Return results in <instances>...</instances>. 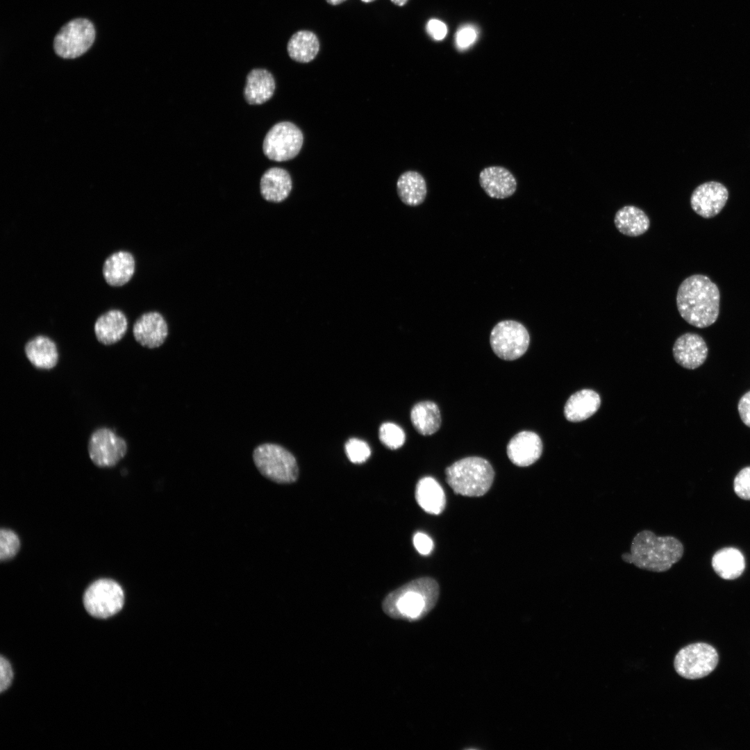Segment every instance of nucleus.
<instances>
[{
    "label": "nucleus",
    "instance_id": "33",
    "mask_svg": "<svg viewBox=\"0 0 750 750\" xmlns=\"http://www.w3.org/2000/svg\"><path fill=\"white\" fill-rule=\"evenodd\" d=\"M477 38V31L472 26H465L458 29L456 35L458 49L464 50L472 46Z\"/></svg>",
    "mask_w": 750,
    "mask_h": 750
},
{
    "label": "nucleus",
    "instance_id": "2",
    "mask_svg": "<svg viewBox=\"0 0 750 750\" xmlns=\"http://www.w3.org/2000/svg\"><path fill=\"white\" fill-rule=\"evenodd\" d=\"M439 593L435 580L419 578L390 592L382 602V609L394 619L419 621L435 607Z\"/></svg>",
    "mask_w": 750,
    "mask_h": 750
},
{
    "label": "nucleus",
    "instance_id": "34",
    "mask_svg": "<svg viewBox=\"0 0 750 750\" xmlns=\"http://www.w3.org/2000/svg\"><path fill=\"white\" fill-rule=\"evenodd\" d=\"M412 541L415 548L421 555L430 554L434 547L432 539L422 532H417L413 536Z\"/></svg>",
    "mask_w": 750,
    "mask_h": 750
},
{
    "label": "nucleus",
    "instance_id": "37",
    "mask_svg": "<svg viewBox=\"0 0 750 750\" xmlns=\"http://www.w3.org/2000/svg\"><path fill=\"white\" fill-rule=\"evenodd\" d=\"M738 410L742 422L750 427V390L740 399Z\"/></svg>",
    "mask_w": 750,
    "mask_h": 750
},
{
    "label": "nucleus",
    "instance_id": "26",
    "mask_svg": "<svg viewBox=\"0 0 750 750\" xmlns=\"http://www.w3.org/2000/svg\"><path fill=\"white\" fill-rule=\"evenodd\" d=\"M712 566L717 574L726 580H733L741 576L745 569L742 553L733 547L717 551L712 558Z\"/></svg>",
    "mask_w": 750,
    "mask_h": 750
},
{
    "label": "nucleus",
    "instance_id": "7",
    "mask_svg": "<svg viewBox=\"0 0 750 750\" xmlns=\"http://www.w3.org/2000/svg\"><path fill=\"white\" fill-rule=\"evenodd\" d=\"M94 39L93 24L88 19L76 18L60 29L53 40V49L62 58H76L91 47Z\"/></svg>",
    "mask_w": 750,
    "mask_h": 750
},
{
    "label": "nucleus",
    "instance_id": "18",
    "mask_svg": "<svg viewBox=\"0 0 750 750\" xmlns=\"http://www.w3.org/2000/svg\"><path fill=\"white\" fill-rule=\"evenodd\" d=\"M128 330V319L119 309H110L101 314L94 324V332L99 342L111 345L121 340Z\"/></svg>",
    "mask_w": 750,
    "mask_h": 750
},
{
    "label": "nucleus",
    "instance_id": "35",
    "mask_svg": "<svg viewBox=\"0 0 750 750\" xmlns=\"http://www.w3.org/2000/svg\"><path fill=\"white\" fill-rule=\"evenodd\" d=\"M13 672L9 661L3 656L0 658V692L6 690L10 685Z\"/></svg>",
    "mask_w": 750,
    "mask_h": 750
},
{
    "label": "nucleus",
    "instance_id": "15",
    "mask_svg": "<svg viewBox=\"0 0 750 750\" xmlns=\"http://www.w3.org/2000/svg\"><path fill=\"white\" fill-rule=\"evenodd\" d=\"M136 261L132 253L126 250L112 252L104 260L101 273L106 283L112 288L122 287L133 277Z\"/></svg>",
    "mask_w": 750,
    "mask_h": 750
},
{
    "label": "nucleus",
    "instance_id": "22",
    "mask_svg": "<svg viewBox=\"0 0 750 750\" xmlns=\"http://www.w3.org/2000/svg\"><path fill=\"white\" fill-rule=\"evenodd\" d=\"M276 84L272 74L265 69H253L247 74L244 96L251 105L262 104L273 95Z\"/></svg>",
    "mask_w": 750,
    "mask_h": 750
},
{
    "label": "nucleus",
    "instance_id": "4",
    "mask_svg": "<svg viewBox=\"0 0 750 750\" xmlns=\"http://www.w3.org/2000/svg\"><path fill=\"white\" fill-rule=\"evenodd\" d=\"M445 475L448 485L456 494L477 497L484 495L490 490L494 472L486 459L471 456L447 467Z\"/></svg>",
    "mask_w": 750,
    "mask_h": 750
},
{
    "label": "nucleus",
    "instance_id": "19",
    "mask_svg": "<svg viewBox=\"0 0 750 750\" xmlns=\"http://www.w3.org/2000/svg\"><path fill=\"white\" fill-rule=\"evenodd\" d=\"M24 353L33 367L46 370L56 367L59 357L56 343L43 335H36L28 340L24 346Z\"/></svg>",
    "mask_w": 750,
    "mask_h": 750
},
{
    "label": "nucleus",
    "instance_id": "6",
    "mask_svg": "<svg viewBox=\"0 0 750 750\" xmlns=\"http://www.w3.org/2000/svg\"><path fill=\"white\" fill-rule=\"evenodd\" d=\"M83 605L92 617L106 619L119 612L124 603V592L114 580L100 578L94 581L83 594Z\"/></svg>",
    "mask_w": 750,
    "mask_h": 750
},
{
    "label": "nucleus",
    "instance_id": "32",
    "mask_svg": "<svg viewBox=\"0 0 750 750\" xmlns=\"http://www.w3.org/2000/svg\"><path fill=\"white\" fill-rule=\"evenodd\" d=\"M733 489L740 498L750 500V466L744 467L735 476Z\"/></svg>",
    "mask_w": 750,
    "mask_h": 750
},
{
    "label": "nucleus",
    "instance_id": "28",
    "mask_svg": "<svg viewBox=\"0 0 750 750\" xmlns=\"http://www.w3.org/2000/svg\"><path fill=\"white\" fill-rule=\"evenodd\" d=\"M410 420L415 430L422 435H431L440 427L441 415L436 403L430 401L416 403L410 411Z\"/></svg>",
    "mask_w": 750,
    "mask_h": 750
},
{
    "label": "nucleus",
    "instance_id": "23",
    "mask_svg": "<svg viewBox=\"0 0 750 750\" xmlns=\"http://www.w3.org/2000/svg\"><path fill=\"white\" fill-rule=\"evenodd\" d=\"M415 499L418 505L431 515H440L445 508L444 492L440 483L432 477L426 476L417 482Z\"/></svg>",
    "mask_w": 750,
    "mask_h": 750
},
{
    "label": "nucleus",
    "instance_id": "13",
    "mask_svg": "<svg viewBox=\"0 0 750 750\" xmlns=\"http://www.w3.org/2000/svg\"><path fill=\"white\" fill-rule=\"evenodd\" d=\"M135 340L148 349H156L164 344L169 335V326L165 317L158 311L143 312L133 325Z\"/></svg>",
    "mask_w": 750,
    "mask_h": 750
},
{
    "label": "nucleus",
    "instance_id": "27",
    "mask_svg": "<svg viewBox=\"0 0 750 750\" xmlns=\"http://www.w3.org/2000/svg\"><path fill=\"white\" fill-rule=\"evenodd\" d=\"M319 50V42L317 35L312 31L301 30L294 33L290 38L287 51L289 56L294 61L306 63L312 61Z\"/></svg>",
    "mask_w": 750,
    "mask_h": 750
},
{
    "label": "nucleus",
    "instance_id": "5",
    "mask_svg": "<svg viewBox=\"0 0 750 750\" xmlns=\"http://www.w3.org/2000/svg\"><path fill=\"white\" fill-rule=\"evenodd\" d=\"M252 457L259 472L274 483L290 484L298 478L299 467L295 457L279 444H259L254 449Z\"/></svg>",
    "mask_w": 750,
    "mask_h": 750
},
{
    "label": "nucleus",
    "instance_id": "30",
    "mask_svg": "<svg viewBox=\"0 0 750 750\" xmlns=\"http://www.w3.org/2000/svg\"><path fill=\"white\" fill-rule=\"evenodd\" d=\"M20 548L17 535L12 530L1 528L0 531V560L7 561L15 557Z\"/></svg>",
    "mask_w": 750,
    "mask_h": 750
},
{
    "label": "nucleus",
    "instance_id": "14",
    "mask_svg": "<svg viewBox=\"0 0 750 750\" xmlns=\"http://www.w3.org/2000/svg\"><path fill=\"white\" fill-rule=\"evenodd\" d=\"M672 350L676 362L688 369H694L702 365L708 353L703 338L694 333H685L679 336Z\"/></svg>",
    "mask_w": 750,
    "mask_h": 750
},
{
    "label": "nucleus",
    "instance_id": "17",
    "mask_svg": "<svg viewBox=\"0 0 750 750\" xmlns=\"http://www.w3.org/2000/svg\"><path fill=\"white\" fill-rule=\"evenodd\" d=\"M478 181L486 194L494 199L510 197L517 190L515 177L502 166L485 167L479 174Z\"/></svg>",
    "mask_w": 750,
    "mask_h": 750
},
{
    "label": "nucleus",
    "instance_id": "21",
    "mask_svg": "<svg viewBox=\"0 0 750 750\" xmlns=\"http://www.w3.org/2000/svg\"><path fill=\"white\" fill-rule=\"evenodd\" d=\"M600 405L601 399L597 392L583 389L572 394L567 399L564 407V415L569 422H581L593 415Z\"/></svg>",
    "mask_w": 750,
    "mask_h": 750
},
{
    "label": "nucleus",
    "instance_id": "40",
    "mask_svg": "<svg viewBox=\"0 0 750 750\" xmlns=\"http://www.w3.org/2000/svg\"><path fill=\"white\" fill-rule=\"evenodd\" d=\"M361 1L362 2H365V3H370V2H372V1H374L375 0H361Z\"/></svg>",
    "mask_w": 750,
    "mask_h": 750
},
{
    "label": "nucleus",
    "instance_id": "1",
    "mask_svg": "<svg viewBox=\"0 0 750 750\" xmlns=\"http://www.w3.org/2000/svg\"><path fill=\"white\" fill-rule=\"evenodd\" d=\"M720 292L717 285L706 275L693 274L680 284L676 306L681 317L697 328L713 324L719 314Z\"/></svg>",
    "mask_w": 750,
    "mask_h": 750
},
{
    "label": "nucleus",
    "instance_id": "39",
    "mask_svg": "<svg viewBox=\"0 0 750 750\" xmlns=\"http://www.w3.org/2000/svg\"><path fill=\"white\" fill-rule=\"evenodd\" d=\"M345 1L346 0H326V1L328 3H329L331 5H333V6H336V5L340 4V3H342V2Z\"/></svg>",
    "mask_w": 750,
    "mask_h": 750
},
{
    "label": "nucleus",
    "instance_id": "8",
    "mask_svg": "<svg viewBox=\"0 0 750 750\" xmlns=\"http://www.w3.org/2000/svg\"><path fill=\"white\" fill-rule=\"evenodd\" d=\"M718 660V653L712 646L697 642L681 649L675 656L674 666L681 676L698 679L710 674Z\"/></svg>",
    "mask_w": 750,
    "mask_h": 750
},
{
    "label": "nucleus",
    "instance_id": "38",
    "mask_svg": "<svg viewBox=\"0 0 750 750\" xmlns=\"http://www.w3.org/2000/svg\"><path fill=\"white\" fill-rule=\"evenodd\" d=\"M394 4L398 6H403L408 0H390Z\"/></svg>",
    "mask_w": 750,
    "mask_h": 750
},
{
    "label": "nucleus",
    "instance_id": "29",
    "mask_svg": "<svg viewBox=\"0 0 750 750\" xmlns=\"http://www.w3.org/2000/svg\"><path fill=\"white\" fill-rule=\"evenodd\" d=\"M378 435L382 444L392 450L402 447L406 440L403 430L397 424L392 422L382 424L379 428Z\"/></svg>",
    "mask_w": 750,
    "mask_h": 750
},
{
    "label": "nucleus",
    "instance_id": "20",
    "mask_svg": "<svg viewBox=\"0 0 750 750\" xmlns=\"http://www.w3.org/2000/svg\"><path fill=\"white\" fill-rule=\"evenodd\" d=\"M292 188L290 175L281 167L269 168L260 178V194L264 199L269 202L283 201L288 197Z\"/></svg>",
    "mask_w": 750,
    "mask_h": 750
},
{
    "label": "nucleus",
    "instance_id": "36",
    "mask_svg": "<svg viewBox=\"0 0 750 750\" xmlns=\"http://www.w3.org/2000/svg\"><path fill=\"white\" fill-rule=\"evenodd\" d=\"M426 31L428 35L435 40H442L447 33L445 24L436 19H432L428 22Z\"/></svg>",
    "mask_w": 750,
    "mask_h": 750
},
{
    "label": "nucleus",
    "instance_id": "25",
    "mask_svg": "<svg viewBox=\"0 0 750 750\" xmlns=\"http://www.w3.org/2000/svg\"><path fill=\"white\" fill-rule=\"evenodd\" d=\"M397 190L401 201L410 206L422 204L427 194L426 181L415 171H407L400 175L397 182Z\"/></svg>",
    "mask_w": 750,
    "mask_h": 750
},
{
    "label": "nucleus",
    "instance_id": "31",
    "mask_svg": "<svg viewBox=\"0 0 750 750\" xmlns=\"http://www.w3.org/2000/svg\"><path fill=\"white\" fill-rule=\"evenodd\" d=\"M345 453L349 460L354 464H361L371 456L368 444L358 438H351L345 443Z\"/></svg>",
    "mask_w": 750,
    "mask_h": 750
},
{
    "label": "nucleus",
    "instance_id": "11",
    "mask_svg": "<svg viewBox=\"0 0 750 750\" xmlns=\"http://www.w3.org/2000/svg\"><path fill=\"white\" fill-rule=\"evenodd\" d=\"M88 451L90 458L96 466L111 467L125 456L127 444L124 438L116 435L110 428L102 427L90 435Z\"/></svg>",
    "mask_w": 750,
    "mask_h": 750
},
{
    "label": "nucleus",
    "instance_id": "9",
    "mask_svg": "<svg viewBox=\"0 0 750 750\" xmlns=\"http://www.w3.org/2000/svg\"><path fill=\"white\" fill-rule=\"evenodd\" d=\"M490 342L494 353L500 358L513 360L526 351L530 336L520 322L503 320L497 323L490 333Z\"/></svg>",
    "mask_w": 750,
    "mask_h": 750
},
{
    "label": "nucleus",
    "instance_id": "10",
    "mask_svg": "<svg viewBox=\"0 0 750 750\" xmlns=\"http://www.w3.org/2000/svg\"><path fill=\"white\" fill-rule=\"evenodd\" d=\"M303 142V135L298 126L290 122H281L274 125L266 134L262 150L269 160L286 161L297 156Z\"/></svg>",
    "mask_w": 750,
    "mask_h": 750
},
{
    "label": "nucleus",
    "instance_id": "16",
    "mask_svg": "<svg viewBox=\"0 0 750 750\" xmlns=\"http://www.w3.org/2000/svg\"><path fill=\"white\" fill-rule=\"evenodd\" d=\"M510 460L517 466L527 467L535 462L542 453V442L535 433L524 431L509 441L506 448Z\"/></svg>",
    "mask_w": 750,
    "mask_h": 750
},
{
    "label": "nucleus",
    "instance_id": "12",
    "mask_svg": "<svg viewBox=\"0 0 750 750\" xmlns=\"http://www.w3.org/2000/svg\"><path fill=\"white\" fill-rule=\"evenodd\" d=\"M728 199L726 187L718 181H708L698 185L690 197L692 209L701 217L710 219L718 215Z\"/></svg>",
    "mask_w": 750,
    "mask_h": 750
},
{
    "label": "nucleus",
    "instance_id": "24",
    "mask_svg": "<svg viewBox=\"0 0 750 750\" xmlns=\"http://www.w3.org/2000/svg\"><path fill=\"white\" fill-rule=\"evenodd\" d=\"M614 223L623 235L637 237L646 233L650 226L647 215L635 206H625L615 213Z\"/></svg>",
    "mask_w": 750,
    "mask_h": 750
},
{
    "label": "nucleus",
    "instance_id": "3",
    "mask_svg": "<svg viewBox=\"0 0 750 750\" xmlns=\"http://www.w3.org/2000/svg\"><path fill=\"white\" fill-rule=\"evenodd\" d=\"M683 553V545L677 538L670 535L657 536L653 531L645 529L635 535L630 552L622 553V559L641 569L664 572L678 562Z\"/></svg>",
    "mask_w": 750,
    "mask_h": 750
}]
</instances>
